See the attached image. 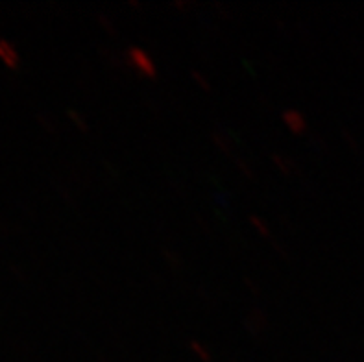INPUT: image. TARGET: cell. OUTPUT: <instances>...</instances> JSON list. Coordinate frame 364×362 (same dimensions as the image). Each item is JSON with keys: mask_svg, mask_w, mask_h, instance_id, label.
<instances>
[{"mask_svg": "<svg viewBox=\"0 0 364 362\" xmlns=\"http://www.w3.org/2000/svg\"><path fill=\"white\" fill-rule=\"evenodd\" d=\"M128 61L135 69V73L144 76V78L152 80L157 76V67L156 63H154L152 55L148 54L144 48H141V46H132V48H129Z\"/></svg>", "mask_w": 364, "mask_h": 362, "instance_id": "cell-1", "label": "cell"}, {"mask_svg": "<svg viewBox=\"0 0 364 362\" xmlns=\"http://www.w3.org/2000/svg\"><path fill=\"white\" fill-rule=\"evenodd\" d=\"M282 120L283 124H285V128L289 129V132L294 133V135H304V133L307 132V128H309V124H307L305 115L298 110L283 111Z\"/></svg>", "mask_w": 364, "mask_h": 362, "instance_id": "cell-2", "label": "cell"}]
</instances>
